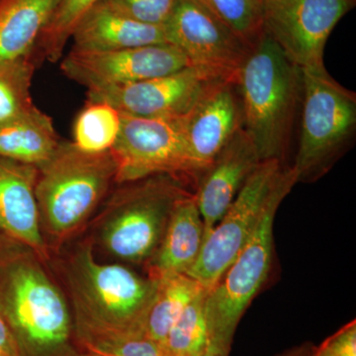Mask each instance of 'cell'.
Returning <instances> with one entry per match:
<instances>
[{
  "mask_svg": "<svg viewBox=\"0 0 356 356\" xmlns=\"http://www.w3.org/2000/svg\"><path fill=\"white\" fill-rule=\"evenodd\" d=\"M0 264V313L18 356H89L77 341L74 315L36 252L21 245Z\"/></svg>",
  "mask_w": 356,
  "mask_h": 356,
  "instance_id": "1",
  "label": "cell"
},
{
  "mask_svg": "<svg viewBox=\"0 0 356 356\" xmlns=\"http://www.w3.org/2000/svg\"><path fill=\"white\" fill-rule=\"evenodd\" d=\"M243 128L261 161L285 159L303 98L302 70L266 32L236 77Z\"/></svg>",
  "mask_w": 356,
  "mask_h": 356,
  "instance_id": "2",
  "label": "cell"
},
{
  "mask_svg": "<svg viewBox=\"0 0 356 356\" xmlns=\"http://www.w3.org/2000/svg\"><path fill=\"white\" fill-rule=\"evenodd\" d=\"M69 280L77 341L143 334L158 280L143 277L121 264L96 261L90 245L74 254Z\"/></svg>",
  "mask_w": 356,
  "mask_h": 356,
  "instance_id": "3",
  "label": "cell"
},
{
  "mask_svg": "<svg viewBox=\"0 0 356 356\" xmlns=\"http://www.w3.org/2000/svg\"><path fill=\"white\" fill-rule=\"evenodd\" d=\"M297 184L298 175L293 166L281 168L254 232L221 280L208 291L206 317L213 348L228 355L231 351L241 318L270 273L276 212Z\"/></svg>",
  "mask_w": 356,
  "mask_h": 356,
  "instance_id": "4",
  "label": "cell"
},
{
  "mask_svg": "<svg viewBox=\"0 0 356 356\" xmlns=\"http://www.w3.org/2000/svg\"><path fill=\"white\" fill-rule=\"evenodd\" d=\"M38 170L35 194L40 222L42 229L57 241L79 229L116 184L111 151L86 153L72 142H60Z\"/></svg>",
  "mask_w": 356,
  "mask_h": 356,
  "instance_id": "5",
  "label": "cell"
},
{
  "mask_svg": "<svg viewBox=\"0 0 356 356\" xmlns=\"http://www.w3.org/2000/svg\"><path fill=\"white\" fill-rule=\"evenodd\" d=\"M188 180L159 175L122 184L107 204L100 236L114 257L147 262L161 242L177 201L191 193Z\"/></svg>",
  "mask_w": 356,
  "mask_h": 356,
  "instance_id": "6",
  "label": "cell"
},
{
  "mask_svg": "<svg viewBox=\"0 0 356 356\" xmlns=\"http://www.w3.org/2000/svg\"><path fill=\"white\" fill-rule=\"evenodd\" d=\"M303 98L298 152L293 165L298 182L314 181L353 145L356 95L337 83L325 67L302 70Z\"/></svg>",
  "mask_w": 356,
  "mask_h": 356,
  "instance_id": "7",
  "label": "cell"
},
{
  "mask_svg": "<svg viewBox=\"0 0 356 356\" xmlns=\"http://www.w3.org/2000/svg\"><path fill=\"white\" fill-rule=\"evenodd\" d=\"M120 114V132L110 149L117 165L116 184L168 175L197 184L201 172L189 151L184 116L144 118Z\"/></svg>",
  "mask_w": 356,
  "mask_h": 356,
  "instance_id": "8",
  "label": "cell"
},
{
  "mask_svg": "<svg viewBox=\"0 0 356 356\" xmlns=\"http://www.w3.org/2000/svg\"><path fill=\"white\" fill-rule=\"evenodd\" d=\"M282 168L276 159L259 163L224 216L206 236L197 261L187 275L206 289L216 285L254 232Z\"/></svg>",
  "mask_w": 356,
  "mask_h": 356,
  "instance_id": "9",
  "label": "cell"
},
{
  "mask_svg": "<svg viewBox=\"0 0 356 356\" xmlns=\"http://www.w3.org/2000/svg\"><path fill=\"white\" fill-rule=\"evenodd\" d=\"M356 0H261L262 28L300 70L324 67V51Z\"/></svg>",
  "mask_w": 356,
  "mask_h": 356,
  "instance_id": "10",
  "label": "cell"
},
{
  "mask_svg": "<svg viewBox=\"0 0 356 356\" xmlns=\"http://www.w3.org/2000/svg\"><path fill=\"white\" fill-rule=\"evenodd\" d=\"M60 60L65 76L88 90L156 79L191 65L184 51L168 43L105 51L72 49Z\"/></svg>",
  "mask_w": 356,
  "mask_h": 356,
  "instance_id": "11",
  "label": "cell"
},
{
  "mask_svg": "<svg viewBox=\"0 0 356 356\" xmlns=\"http://www.w3.org/2000/svg\"><path fill=\"white\" fill-rule=\"evenodd\" d=\"M221 79H226L191 65L139 83L88 89L86 95L88 102L108 103L120 113L144 118H177L188 113L205 91Z\"/></svg>",
  "mask_w": 356,
  "mask_h": 356,
  "instance_id": "12",
  "label": "cell"
},
{
  "mask_svg": "<svg viewBox=\"0 0 356 356\" xmlns=\"http://www.w3.org/2000/svg\"><path fill=\"white\" fill-rule=\"evenodd\" d=\"M166 39L184 51L191 65L222 79L236 77L250 48L198 0H179L165 25Z\"/></svg>",
  "mask_w": 356,
  "mask_h": 356,
  "instance_id": "13",
  "label": "cell"
},
{
  "mask_svg": "<svg viewBox=\"0 0 356 356\" xmlns=\"http://www.w3.org/2000/svg\"><path fill=\"white\" fill-rule=\"evenodd\" d=\"M192 159L202 173L222 147L243 128V112L236 81L221 79L211 86L184 116Z\"/></svg>",
  "mask_w": 356,
  "mask_h": 356,
  "instance_id": "14",
  "label": "cell"
},
{
  "mask_svg": "<svg viewBox=\"0 0 356 356\" xmlns=\"http://www.w3.org/2000/svg\"><path fill=\"white\" fill-rule=\"evenodd\" d=\"M261 163L252 140L241 128L202 173L194 195L205 227L204 240Z\"/></svg>",
  "mask_w": 356,
  "mask_h": 356,
  "instance_id": "15",
  "label": "cell"
},
{
  "mask_svg": "<svg viewBox=\"0 0 356 356\" xmlns=\"http://www.w3.org/2000/svg\"><path fill=\"white\" fill-rule=\"evenodd\" d=\"M38 175L36 166L0 156V232L43 259L47 248L35 194Z\"/></svg>",
  "mask_w": 356,
  "mask_h": 356,
  "instance_id": "16",
  "label": "cell"
},
{
  "mask_svg": "<svg viewBox=\"0 0 356 356\" xmlns=\"http://www.w3.org/2000/svg\"><path fill=\"white\" fill-rule=\"evenodd\" d=\"M204 236L205 227L193 191L173 208L158 250L147 261L149 277L161 280L188 273L197 261Z\"/></svg>",
  "mask_w": 356,
  "mask_h": 356,
  "instance_id": "17",
  "label": "cell"
},
{
  "mask_svg": "<svg viewBox=\"0 0 356 356\" xmlns=\"http://www.w3.org/2000/svg\"><path fill=\"white\" fill-rule=\"evenodd\" d=\"M72 39L74 50L86 51L123 50L168 43L165 26L138 22L116 13L102 2L86 14Z\"/></svg>",
  "mask_w": 356,
  "mask_h": 356,
  "instance_id": "18",
  "label": "cell"
},
{
  "mask_svg": "<svg viewBox=\"0 0 356 356\" xmlns=\"http://www.w3.org/2000/svg\"><path fill=\"white\" fill-rule=\"evenodd\" d=\"M53 119L35 105L0 123V156L40 168L60 145Z\"/></svg>",
  "mask_w": 356,
  "mask_h": 356,
  "instance_id": "19",
  "label": "cell"
},
{
  "mask_svg": "<svg viewBox=\"0 0 356 356\" xmlns=\"http://www.w3.org/2000/svg\"><path fill=\"white\" fill-rule=\"evenodd\" d=\"M58 0H0V60L33 50Z\"/></svg>",
  "mask_w": 356,
  "mask_h": 356,
  "instance_id": "20",
  "label": "cell"
},
{
  "mask_svg": "<svg viewBox=\"0 0 356 356\" xmlns=\"http://www.w3.org/2000/svg\"><path fill=\"white\" fill-rule=\"evenodd\" d=\"M156 280L158 287L143 325V334L163 346L168 332L185 307L206 288L187 274H175Z\"/></svg>",
  "mask_w": 356,
  "mask_h": 356,
  "instance_id": "21",
  "label": "cell"
},
{
  "mask_svg": "<svg viewBox=\"0 0 356 356\" xmlns=\"http://www.w3.org/2000/svg\"><path fill=\"white\" fill-rule=\"evenodd\" d=\"M103 0H58L48 22L33 47L38 65L60 62L67 42L86 14Z\"/></svg>",
  "mask_w": 356,
  "mask_h": 356,
  "instance_id": "22",
  "label": "cell"
},
{
  "mask_svg": "<svg viewBox=\"0 0 356 356\" xmlns=\"http://www.w3.org/2000/svg\"><path fill=\"white\" fill-rule=\"evenodd\" d=\"M38 67L32 51L19 57L0 60V123L35 106L31 86Z\"/></svg>",
  "mask_w": 356,
  "mask_h": 356,
  "instance_id": "23",
  "label": "cell"
},
{
  "mask_svg": "<svg viewBox=\"0 0 356 356\" xmlns=\"http://www.w3.org/2000/svg\"><path fill=\"white\" fill-rule=\"evenodd\" d=\"M121 127V114L108 103L88 102L74 124V143L81 151L98 154L114 146Z\"/></svg>",
  "mask_w": 356,
  "mask_h": 356,
  "instance_id": "24",
  "label": "cell"
},
{
  "mask_svg": "<svg viewBox=\"0 0 356 356\" xmlns=\"http://www.w3.org/2000/svg\"><path fill=\"white\" fill-rule=\"evenodd\" d=\"M208 291L203 289L191 300L168 332L163 348L170 356H198L209 346L206 317Z\"/></svg>",
  "mask_w": 356,
  "mask_h": 356,
  "instance_id": "25",
  "label": "cell"
},
{
  "mask_svg": "<svg viewBox=\"0 0 356 356\" xmlns=\"http://www.w3.org/2000/svg\"><path fill=\"white\" fill-rule=\"evenodd\" d=\"M250 49L262 34L261 0H198Z\"/></svg>",
  "mask_w": 356,
  "mask_h": 356,
  "instance_id": "26",
  "label": "cell"
},
{
  "mask_svg": "<svg viewBox=\"0 0 356 356\" xmlns=\"http://www.w3.org/2000/svg\"><path fill=\"white\" fill-rule=\"evenodd\" d=\"M79 343L89 356H170L161 344L144 334L84 337Z\"/></svg>",
  "mask_w": 356,
  "mask_h": 356,
  "instance_id": "27",
  "label": "cell"
},
{
  "mask_svg": "<svg viewBox=\"0 0 356 356\" xmlns=\"http://www.w3.org/2000/svg\"><path fill=\"white\" fill-rule=\"evenodd\" d=\"M179 0H103L102 3L131 19L154 26H165Z\"/></svg>",
  "mask_w": 356,
  "mask_h": 356,
  "instance_id": "28",
  "label": "cell"
},
{
  "mask_svg": "<svg viewBox=\"0 0 356 356\" xmlns=\"http://www.w3.org/2000/svg\"><path fill=\"white\" fill-rule=\"evenodd\" d=\"M311 356H356V322L351 321L339 331L314 346Z\"/></svg>",
  "mask_w": 356,
  "mask_h": 356,
  "instance_id": "29",
  "label": "cell"
},
{
  "mask_svg": "<svg viewBox=\"0 0 356 356\" xmlns=\"http://www.w3.org/2000/svg\"><path fill=\"white\" fill-rule=\"evenodd\" d=\"M0 356H18L15 339L1 313H0Z\"/></svg>",
  "mask_w": 356,
  "mask_h": 356,
  "instance_id": "30",
  "label": "cell"
},
{
  "mask_svg": "<svg viewBox=\"0 0 356 356\" xmlns=\"http://www.w3.org/2000/svg\"><path fill=\"white\" fill-rule=\"evenodd\" d=\"M314 346H315L310 343H304L298 346H294V348L283 351V353H278L275 356H311Z\"/></svg>",
  "mask_w": 356,
  "mask_h": 356,
  "instance_id": "31",
  "label": "cell"
},
{
  "mask_svg": "<svg viewBox=\"0 0 356 356\" xmlns=\"http://www.w3.org/2000/svg\"><path fill=\"white\" fill-rule=\"evenodd\" d=\"M198 356H229V355L228 353H224V351L218 350V348H213V346H208L207 350Z\"/></svg>",
  "mask_w": 356,
  "mask_h": 356,
  "instance_id": "32",
  "label": "cell"
},
{
  "mask_svg": "<svg viewBox=\"0 0 356 356\" xmlns=\"http://www.w3.org/2000/svg\"></svg>",
  "mask_w": 356,
  "mask_h": 356,
  "instance_id": "33",
  "label": "cell"
}]
</instances>
